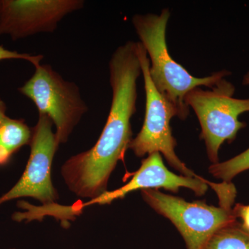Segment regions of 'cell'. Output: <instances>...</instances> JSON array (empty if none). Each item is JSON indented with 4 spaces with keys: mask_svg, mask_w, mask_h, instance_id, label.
<instances>
[{
    "mask_svg": "<svg viewBox=\"0 0 249 249\" xmlns=\"http://www.w3.org/2000/svg\"><path fill=\"white\" fill-rule=\"evenodd\" d=\"M247 170H249V148L227 161L218 162L209 168L210 173L214 178L227 183H231L236 175Z\"/></svg>",
    "mask_w": 249,
    "mask_h": 249,
    "instance_id": "obj_12",
    "label": "cell"
},
{
    "mask_svg": "<svg viewBox=\"0 0 249 249\" xmlns=\"http://www.w3.org/2000/svg\"><path fill=\"white\" fill-rule=\"evenodd\" d=\"M242 85L245 86H249V71L244 76L243 79H242Z\"/></svg>",
    "mask_w": 249,
    "mask_h": 249,
    "instance_id": "obj_16",
    "label": "cell"
},
{
    "mask_svg": "<svg viewBox=\"0 0 249 249\" xmlns=\"http://www.w3.org/2000/svg\"><path fill=\"white\" fill-rule=\"evenodd\" d=\"M84 6L83 0H0V36L16 41L53 33L64 18Z\"/></svg>",
    "mask_w": 249,
    "mask_h": 249,
    "instance_id": "obj_9",
    "label": "cell"
},
{
    "mask_svg": "<svg viewBox=\"0 0 249 249\" xmlns=\"http://www.w3.org/2000/svg\"><path fill=\"white\" fill-rule=\"evenodd\" d=\"M32 129L23 119L5 118L0 123V166L9 163L16 152L30 145Z\"/></svg>",
    "mask_w": 249,
    "mask_h": 249,
    "instance_id": "obj_10",
    "label": "cell"
},
{
    "mask_svg": "<svg viewBox=\"0 0 249 249\" xmlns=\"http://www.w3.org/2000/svg\"><path fill=\"white\" fill-rule=\"evenodd\" d=\"M170 18V10L165 8L159 14L134 15L132 22L139 42L149 55V71L156 89L173 108L177 117L186 120L190 112L185 102L187 94L195 88L202 86L211 89L231 73L223 70L209 76L197 78L174 60L166 40Z\"/></svg>",
    "mask_w": 249,
    "mask_h": 249,
    "instance_id": "obj_2",
    "label": "cell"
},
{
    "mask_svg": "<svg viewBox=\"0 0 249 249\" xmlns=\"http://www.w3.org/2000/svg\"><path fill=\"white\" fill-rule=\"evenodd\" d=\"M144 201L159 214L168 218L181 234L187 249H203L219 229L235 222L232 209L215 207L204 201L188 202L158 190H142Z\"/></svg>",
    "mask_w": 249,
    "mask_h": 249,
    "instance_id": "obj_6",
    "label": "cell"
},
{
    "mask_svg": "<svg viewBox=\"0 0 249 249\" xmlns=\"http://www.w3.org/2000/svg\"><path fill=\"white\" fill-rule=\"evenodd\" d=\"M42 55H31L25 53H18L14 51L8 50L4 48L2 46H0V61L4 60H24L29 61L34 67L40 65L41 61L43 59Z\"/></svg>",
    "mask_w": 249,
    "mask_h": 249,
    "instance_id": "obj_13",
    "label": "cell"
},
{
    "mask_svg": "<svg viewBox=\"0 0 249 249\" xmlns=\"http://www.w3.org/2000/svg\"><path fill=\"white\" fill-rule=\"evenodd\" d=\"M6 106L4 101L0 100V123L5 118L7 117L6 114Z\"/></svg>",
    "mask_w": 249,
    "mask_h": 249,
    "instance_id": "obj_15",
    "label": "cell"
},
{
    "mask_svg": "<svg viewBox=\"0 0 249 249\" xmlns=\"http://www.w3.org/2000/svg\"><path fill=\"white\" fill-rule=\"evenodd\" d=\"M35 69L18 91L34 103L39 114L50 118L59 144L65 143L89 107L76 83L64 79L51 65L40 64Z\"/></svg>",
    "mask_w": 249,
    "mask_h": 249,
    "instance_id": "obj_4",
    "label": "cell"
},
{
    "mask_svg": "<svg viewBox=\"0 0 249 249\" xmlns=\"http://www.w3.org/2000/svg\"><path fill=\"white\" fill-rule=\"evenodd\" d=\"M234 215L236 218H240L242 219V224L245 229L249 231V205H243L237 204L232 209Z\"/></svg>",
    "mask_w": 249,
    "mask_h": 249,
    "instance_id": "obj_14",
    "label": "cell"
},
{
    "mask_svg": "<svg viewBox=\"0 0 249 249\" xmlns=\"http://www.w3.org/2000/svg\"><path fill=\"white\" fill-rule=\"evenodd\" d=\"M235 88L226 78L209 90L195 88L187 94L185 102L194 110L201 127L209 160L219 161L218 154L225 142L235 140L237 132L247 124L239 120L241 114L249 111V98L233 97Z\"/></svg>",
    "mask_w": 249,
    "mask_h": 249,
    "instance_id": "obj_3",
    "label": "cell"
},
{
    "mask_svg": "<svg viewBox=\"0 0 249 249\" xmlns=\"http://www.w3.org/2000/svg\"></svg>",
    "mask_w": 249,
    "mask_h": 249,
    "instance_id": "obj_17",
    "label": "cell"
},
{
    "mask_svg": "<svg viewBox=\"0 0 249 249\" xmlns=\"http://www.w3.org/2000/svg\"><path fill=\"white\" fill-rule=\"evenodd\" d=\"M216 192L219 205L222 207L231 208L235 201L236 190L232 183H216L205 178H189L172 173L165 167L161 155L159 152L149 155L142 160V165L127 184L116 191L106 192L97 199L90 201L89 204H109L115 199L124 198L126 195L137 190H165L178 193L181 188L191 189L198 196L206 193L208 186ZM87 204V205H88Z\"/></svg>",
    "mask_w": 249,
    "mask_h": 249,
    "instance_id": "obj_8",
    "label": "cell"
},
{
    "mask_svg": "<svg viewBox=\"0 0 249 249\" xmlns=\"http://www.w3.org/2000/svg\"><path fill=\"white\" fill-rule=\"evenodd\" d=\"M112 91L107 122L96 143L62 165L65 183L77 196L97 199L107 192L108 180L132 140L131 119L137 111V80L142 74L138 42L119 46L109 62Z\"/></svg>",
    "mask_w": 249,
    "mask_h": 249,
    "instance_id": "obj_1",
    "label": "cell"
},
{
    "mask_svg": "<svg viewBox=\"0 0 249 249\" xmlns=\"http://www.w3.org/2000/svg\"><path fill=\"white\" fill-rule=\"evenodd\" d=\"M53 125L50 118L39 114L32 129L30 157L25 170L16 184L0 196V205L18 198L32 197L49 206L58 199L51 178L52 162L60 145Z\"/></svg>",
    "mask_w": 249,
    "mask_h": 249,
    "instance_id": "obj_7",
    "label": "cell"
},
{
    "mask_svg": "<svg viewBox=\"0 0 249 249\" xmlns=\"http://www.w3.org/2000/svg\"><path fill=\"white\" fill-rule=\"evenodd\" d=\"M203 249H249V231L236 220L218 230Z\"/></svg>",
    "mask_w": 249,
    "mask_h": 249,
    "instance_id": "obj_11",
    "label": "cell"
},
{
    "mask_svg": "<svg viewBox=\"0 0 249 249\" xmlns=\"http://www.w3.org/2000/svg\"><path fill=\"white\" fill-rule=\"evenodd\" d=\"M138 54L145 91V114L142 128L131 141L129 149L139 157L159 152L164 156L173 168L184 176L203 178L187 168L176 155V139L170 127V121L176 116V113L156 89L149 71L148 55L140 42H138Z\"/></svg>",
    "mask_w": 249,
    "mask_h": 249,
    "instance_id": "obj_5",
    "label": "cell"
}]
</instances>
